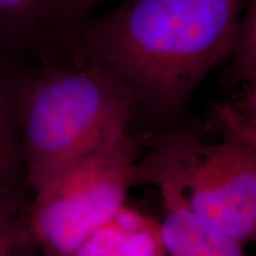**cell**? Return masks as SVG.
I'll list each match as a JSON object with an SVG mask.
<instances>
[{
    "label": "cell",
    "mask_w": 256,
    "mask_h": 256,
    "mask_svg": "<svg viewBox=\"0 0 256 256\" xmlns=\"http://www.w3.org/2000/svg\"><path fill=\"white\" fill-rule=\"evenodd\" d=\"M247 0H122L78 32L80 62L108 70L136 108L168 116L228 58Z\"/></svg>",
    "instance_id": "cell-1"
},
{
    "label": "cell",
    "mask_w": 256,
    "mask_h": 256,
    "mask_svg": "<svg viewBox=\"0 0 256 256\" xmlns=\"http://www.w3.org/2000/svg\"><path fill=\"white\" fill-rule=\"evenodd\" d=\"M136 102L113 74L74 60L31 63L19 96L28 188L46 186L127 126Z\"/></svg>",
    "instance_id": "cell-2"
},
{
    "label": "cell",
    "mask_w": 256,
    "mask_h": 256,
    "mask_svg": "<svg viewBox=\"0 0 256 256\" xmlns=\"http://www.w3.org/2000/svg\"><path fill=\"white\" fill-rule=\"evenodd\" d=\"M127 126L34 194L30 226L46 256L72 255L139 184L138 147Z\"/></svg>",
    "instance_id": "cell-3"
},
{
    "label": "cell",
    "mask_w": 256,
    "mask_h": 256,
    "mask_svg": "<svg viewBox=\"0 0 256 256\" xmlns=\"http://www.w3.org/2000/svg\"><path fill=\"white\" fill-rule=\"evenodd\" d=\"M223 136L217 144L174 136L153 152L202 220L243 246L256 243V152L240 138Z\"/></svg>",
    "instance_id": "cell-4"
},
{
    "label": "cell",
    "mask_w": 256,
    "mask_h": 256,
    "mask_svg": "<svg viewBox=\"0 0 256 256\" xmlns=\"http://www.w3.org/2000/svg\"><path fill=\"white\" fill-rule=\"evenodd\" d=\"M139 166V184L156 185L162 197L159 222L166 256H247L244 246L216 232L192 211L177 177L154 152Z\"/></svg>",
    "instance_id": "cell-5"
},
{
    "label": "cell",
    "mask_w": 256,
    "mask_h": 256,
    "mask_svg": "<svg viewBox=\"0 0 256 256\" xmlns=\"http://www.w3.org/2000/svg\"><path fill=\"white\" fill-rule=\"evenodd\" d=\"M0 46L34 63L78 60L60 0H0Z\"/></svg>",
    "instance_id": "cell-6"
},
{
    "label": "cell",
    "mask_w": 256,
    "mask_h": 256,
    "mask_svg": "<svg viewBox=\"0 0 256 256\" xmlns=\"http://www.w3.org/2000/svg\"><path fill=\"white\" fill-rule=\"evenodd\" d=\"M31 63L0 46V202L24 198L28 188L18 110L24 74Z\"/></svg>",
    "instance_id": "cell-7"
},
{
    "label": "cell",
    "mask_w": 256,
    "mask_h": 256,
    "mask_svg": "<svg viewBox=\"0 0 256 256\" xmlns=\"http://www.w3.org/2000/svg\"><path fill=\"white\" fill-rule=\"evenodd\" d=\"M70 256H166L160 222L126 202Z\"/></svg>",
    "instance_id": "cell-8"
},
{
    "label": "cell",
    "mask_w": 256,
    "mask_h": 256,
    "mask_svg": "<svg viewBox=\"0 0 256 256\" xmlns=\"http://www.w3.org/2000/svg\"><path fill=\"white\" fill-rule=\"evenodd\" d=\"M240 18L229 63L222 76L224 87H235L256 72V0H247Z\"/></svg>",
    "instance_id": "cell-9"
},
{
    "label": "cell",
    "mask_w": 256,
    "mask_h": 256,
    "mask_svg": "<svg viewBox=\"0 0 256 256\" xmlns=\"http://www.w3.org/2000/svg\"><path fill=\"white\" fill-rule=\"evenodd\" d=\"M37 244L24 198L0 202V256H34Z\"/></svg>",
    "instance_id": "cell-10"
},
{
    "label": "cell",
    "mask_w": 256,
    "mask_h": 256,
    "mask_svg": "<svg viewBox=\"0 0 256 256\" xmlns=\"http://www.w3.org/2000/svg\"><path fill=\"white\" fill-rule=\"evenodd\" d=\"M214 118L222 133H229L240 138L256 152V130L249 126L230 104H215Z\"/></svg>",
    "instance_id": "cell-11"
},
{
    "label": "cell",
    "mask_w": 256,
    "mask_h": 256,
    "mask_svg": "<svg viewBox=\"0 0 256 256\" xmlns=\"http://www.w3.org/2000/svg\"><path fill=\"white\" fill-rule=\"evenodd\" d=\"M102 0H60V16L64 26L72 40H75L78 50L80 28L89 19V14Z\"/></svg>",
    "instance_id": "cell-12"
},
{
    "label": "cell",
    "mask_w": 256,
    "mask_h": 256,
    "mask_svg": "<svg viewBox=\"0 0 256 256\" xmlns=\"http://www.w3.org/2000/svg\"><path fill=\"white\" fill-rule=\"evenodd\" d=\"M244 86L240 100L230 104L243 120L256 130V72L242 83Z\"/></svg>",
    "instance_id": "cell-13"
}]
</instances>
